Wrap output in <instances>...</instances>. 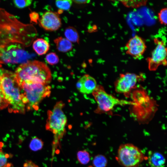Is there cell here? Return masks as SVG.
<instances>
[{
	"mask_svg": "<svg viewBox=\"0 0 167 167\" xmlns=\"http://www.w3.org/2000/svg\"><path fill=\"white\" fill-rule=\"evenodd\" d=\"M20 86L23 101L27 110H38L41 101L50 95L51 87L48 85L23 83Z\"/></svg>",
	"mask_w": 167,
	"mask_h": 167,
	"instance_id": "obj_4",
	"label": "cell"
},
{
	"mask_svg": "<svg viewBox=\"0 0 167 167\" xmlns=\"http://www.w3.org/2000/svg\"><path fill=\"white\" fill-rule=\"evenodd\" d=\"M24 48L19 44L0 48V66L3 64L25 63L28 61L31 56Z\"/></svg>",
	"mask_w": 167,
	"mask_h": 167,
	"instance_id": "obj_8",
	"label": "cell"
},
{
	"mask_svg": "<svg viewBox=\"0 0 167 167\" xmlns=\"http://www.w3.org/2000/svg\"><path fill=\"white\" fill-rule=\"evenodd\" d=\"M147 160L151 167H164L165 166V157L159 152L149 151Z\"/></svg>",
	"mask_w": 167,
	"mask_h": 167,
	"instance_id": "obj_14",
	"label": "cell"
},
{
	"mask_svg": "<svg viewBox=\"0 0 167 167\" xmlns=\"http://www.w3.org/2000/svg\"><path fill=\"white\" fill-rule=\"evenodd\" d=\"M147 157L137 147L130 143L121 144L115 159L123 167H139Z\"/></svg>",
	"mask_w": 167,
	"mask_h": 167,
	"instance_id": "obj_6",
	"label": "cell"
},
{
	"mask_svg": "<svg viewBox=\"0 0 167 167\" xmlns=\"http://www.w3.org/2000/svg\"><path fill=\"white\" fill-rule=\"evenodd\" d=\"M77 156L78 161L81 164L86 165L90 161V155L88 152L85 150L78 151Z\"/></svg>",
	"mask_w": 167,
	"mask_h": 167,
	"instance_id": "obj_21",
	"label": "cell"
},
{
	"mask_svg": "<svg viewBox=\"0 0 167 167\" xmlns=\"http://www.w3.org/2000/svg\"><path fill=\"white\" fill-rule=\"evenodd\" d=\"M30 22L37 24L38 20H39V15L36 12H32L29 14Z\"/></svg>",
	"mask_w": 167,
	"mask_h": 167,
	"instance_id": "obj_28",
	"label": "cell"
},
{
	"mask_svg": "<svg viewBox=\"0 0 167 167\" xmlns=\"http://www.w3.org/2000/svg\"><path fill=\"white\" fill-rule=\"evenodd\" d=\"M125 6L134 8H138L146 5L147 0L119 1Z\"/></svg>",
	"mask_w": 167,
	"mask_h": 167,
	"instance_id": "obj_18",
	"label": "cell"
},
{
	"mask_svg": "<svg viewBox=\"0 0 167 167\" xmlns=\"http://www.w3.org/2000/svg\"><path fill=\"white\" fill-rule=\"evenodd\" d=\"M39 21L42 28L49 31H56L62 25L61 19L59 14L52 11H47L44 13Z\"/></svg>",
	"mask_w": 167,
	"mask_h": 167,
	"instance_id": "obj_12",
	"label": "cell"
},
{
	"mask_svg": "<svg viewBox=\"0 0 167 167\" xmlns=\"http://www.w3.org/2000/svg\"><path fill=\"white\" fill-rule=\"evenodd\" d=\"M92 163L94 167H106L108 160L105 156L99 154L94 157Z\"/></svg>",
	"mask_w": 167,
	"mask_h": 167,
	"instance_id": "obj_19",
	"label": "cell"
},
{
	"mask_svg": "<svg viewBox=\"0 0 167 167\" xmlns=\"http://www.w3.org/2000/svg\"><path fill=\"white\" fill-rule=\"evenodd\" d=\"M23 167H39L37 165L31 161H26L24 164Z\"/></svg>",
	"mask_w": 167,
	"mask_h": 167,
	"instance_id": "obj_29",
	"label": "cell"
},
{
	"mask_svg": "<svg viewBox=\"0 0 167 167\" xmlns=\"http://www.w3.org/2000/svg\"><path fill=\"white\" fill-rule=\"evenodd\" d=\"M158 19L160 23L163 25H166L167 24V8H162L158 14Z\"/></svg>",
	"mask_w": 167,
	"mask_h": 167,
	"instance_id": "obj_24",
	"label": "cell"
},
{
	"mask_svg": "<svg viewBox=\"0 0 167 167\" xmlns=\"http://www.w3.org/2000/svg\"><path fill=\"white\" fill-rule=\"evenodd\" d=\"M64 35L66 38L71 42L79 43V36L76 29L74 27L69 26L66 28Z\"/></svg>",
	"mask_w": 167,
	"mask_h": 167,
	"instance_id": "obj_17",
	"label": "cell"
},
{
	"mask_svg": "<svg viewBox=\"0 0 167 167\" xmlns=\"http://www.w3.org/2000/svg\"><path fill=\"white\" fill-rule=\"evenodd\" d=\"M32 47L35 52L39 55L45 54L49 50V43L42 38H38L33 41Z\"/></svg>",
	"mask_w": 167,
	"mask_h": 167,
	"instance_id": "obj_15",
	"label": "cell"
},
{
	"mask_svg": "<svg viewBox=\"0 0 167 167\" xmlns=\"http://www.w3.org/2000/svg\"><path fill=\"white\" fill-rule=\"evenodd\" d=\"M14 5L16 7L22 9L30 5L32 2V0H22L13 1Z\"/></svg>",
	"mask_w": 167,
	"mask_h": 167,
	"instance_id": "obj_25",
	"label": "cell"
},
{
	"mask_svg": "<svg viewBox=\"0 0 167 167\" xmlns=\"http://www.w3.org/2000/svg\"><path fill=\"white\" fill-rule=\"evenodd\" d=\"M8 106V104L5 98L1 84V78H0V110Z\"/></svg>",
	"mask_w": 167,
	"mask_h": 167,
	"instance_id": "obj_26",
	"label": "cell"
},
{
	"mask_svg": "<svg viewBox=\"0 0 167 167\" xmlns=\"http://www.w3.org/2000/svg\"><path fill=\"white\" fill-rule=\"evenodd\" d=\"M71 0H57L55 2L56 6L60 9L63 10H69L71 7L72 3Z\"/></svg>",
	"mask_w": 167,
	"mask_h": 167,
	"instance_id": "obj_22",
	"label": "cell"
},
{
	"mask_svg": "<svg viewBox=\"0 0 167 167\" xmlns=\"http://www.w3.org/2000/svg\"><path fill=\"white\" fill-rule=\"evenodd\" d=\"M75 3L78 4H83L88 3L90 1V0H73Z\"/></svg>",
	"mask_w": 167,
	"mask_h": 167,
	"instance_id": "obj_30",
	"label": "cell"
},
{
	"mask_svg": "<svg viewBox=\"0 0 167 167\" xmlns=\"http://www.w3.org/2000/svg\"><path fill=\"white\" fill-rule=\"evenodd\" d=\"M1 84L5 98L9 107V111L23 114L26 111L21 88L14 73L6 70L1 78Z\"/></svg>",
	"mask_w": 167,
	"mask_h": 167,
	"instance_id": "obj_3",
	"label": "cell"
},
{
	"mask_svg": "<svg viewBox=\"0 0 167 167\" xmlns=\"http://www.w3.org/2000/svg\"><path fill=\"white\" fill-rule=\"evenodd\" d=\"M65 105L63 101H58L52 109L47 111L45 129L54 135L55 143L62 138L66 133L67 119L62 109Z\"/></svg>",
	"mask_w": 167,
	"mask_h": 167,
	"instance_id": "obj_5",
	"label": "cell"
},
{
	"mask_svg": "<svg viewBox=\"0 0 167 167\" xmlns=\"http://www.w3.org/2000/svg\"><path fill=\"white\" fill-rule=\"evenodd\" d=\"M7 157L3 151L0 150V167H4L7 163Z\"/></svg>",
	"mask_w": 167,
	"mask_h": 167,
	"instance_id": "obj_27",
	"label": "cell"
},
{
	"mask_svg": "<svg viewBox=\"0 0 167 167\" xmlns=\"http://www.w3.org/2000/svg\"><path fill=\"white\" fill-rule=\"evenodd\" d=\"M15 75L20 85L23 83H32L48 85L51 82L50 70L44 62L28 61L19 65Z\"/></svg>",
	"mask_w": 167,
	"mask_h": 167,
	"instance_id": "obj_2",
	"label": "cell"
},
{
	"mask_svg": "<svg viewBox=\"0 0 167 167\" xmlns=\"http://www.w3.org/2000/svg\"><path fill=\"white\" fill-rule=\"evenodd\" d=\"M45 60L47 62L51 65L56 64L59 61L58 57L54 52H51L48 54L45 57Z\"/></svg>",
	"mask_w": 167,
	"mask_h": 167,
	"instance_id": "obj_23",
	"label": "cell"
},
{
	"mask_svg": "<svg viewBox=\"0 0 167 167\" xmlns=\"http://www.w3.org/2000/svg\"><path fill=\"white\" fill-rule=\"evenodd\" d=\"M6 70H5L0 66V78H1L4 74L6 71Z\"/></svg>",
	"mask_w": 167,
	"mask_h": 167,
	"instance_id": "obj_31",
	"label": "cell"
},
{
	"mask_svg": "<svg viewBox=\"0 0 167 167\" xmlns=\"http://www.w3.org/2000/svg\"><path fill=\"white\" fill-rule=\"evenodd\" d=\"M92 94L97 104V108L94 111L96 113H108L117 105H134L135 104L133 102L120 100L107 93L101 85H97Z\"/></svg>",
	"mask_w": 167,
	"mask_h": 167,
	"instance_id": "obj_7",
	"label": "cell"
},
{
	"mask_svg": "<svg viewBox=\"0 0 167 167\" xmlns=\"http://www.w3.org/2000/svg\"><path fill=\"white\" fill-rule=\"evenodd\" d=\"M57 50L59 52H66L71 50L73 46L72 43L66 38L58 37L54 40Z\"/></svg>",
	"mask_w": 167,
	"mask_h": 167,
	"instance_id": "obj_16",
	"label": "cell"
},
{
	"mask_svg": "<svg viewBox=\"0 0 167 167\" xmlns=\"http://www.w3.org/2000/svg\"><path fill=\"white\" fill-rule=\"evenodd\" d=\"M126 54L135 59L141 57L147 47L144 40L138 35L131 38L126 44Z\"/></svg>",
	"mask_w": 167,
	"mask_h": 167,
	"instance_id": "obj_11",
	"label": "cell"
},
{
	"mask_svg": "<svg viewBox=\"0 0 167 167\" xmlns=\"http://www.w3.org/2000/svg\"><path fill=\"white\" fill-rule=\"evenodd\" d=\"M143 79L142 76L135 73L127 72L121 74L115 82V91L117 93L123 94L128 97L138 82Z\"/></svg>",
	"mask_w": 167,
	"mask_h": 167,
	"instance_id": "obj_10",
	"label": "cell"
},
{
	"mask_svg": "<svg viewBox=\"0 0 167 167\" xmlns=\"http://www.w3.org/2000/svg\"><path fill=\"white\" fill-rule=\"evenodd\" d=\"M43 145V142L41 139L35 137L31 140L29 144V148L32 151H37L41 150Z\"/></svg>",
	"mask_w": 167,
	"mask_h": 167,
	"instance_id": "obj_20",
	"label": "cell"
},
{
	"mask_svg": "<svg viewBox=\"0 0 167 167\" xmlns=\"http://www.w3.org/2000/svg\"><path fill=\"white\" fill-rule=\"evenodd\" d=\"M37 35V30L32 24L23 23L15 15L0 8V48L13 44L28 47Z\"/></svg>",
	"mask_w": 167,
	"mask_h": 167,
	"instance_id": "obj_1",
	"label": "cell"
},
{
	"mask_svg": "<svg viewBox=\"0 0 167 167\" xmlns=\"http://www.w3.org/2000/svg\"><path fill=\"white\" fill-rule=\"evenodd\" d=\"M76 86L81 93L87 94L92 93L97 86L95 79L88 74L81 77L77 82Z\"/></svg>",
	"mask_w": 167,
	"mask_h": 167,
	"instance_id": "obj_13",
	"label": "cell"
},
{
	"mask_svg": "<svg viewBox=\"0 0 167 167\" xmlns=\"http://www.w3.org/2000/svg\"><path fill=\"white\" fill-rule=\"evenodd\" d=\"M154 41L156 46L151 56L147 59L148 68L150 71H155L159 66H165L167 64V48L165 44L157 38H154Z\"/></svg>",
	"mask_w": 167,
	"mask_h": 167,
	"instance_id": "obj_9",
	"label": "cell"
}]
</instances>
